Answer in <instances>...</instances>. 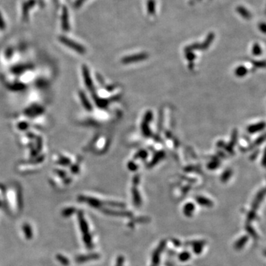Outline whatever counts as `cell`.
Listing matches in <instances>:
<instances>
[{
    "mask_svg": "<svg viewBox=\"0 0 266 266\" xmlns=\"http://www.w3.org/2000/svg\"><path fill=\"white\" fill-rule=\"evenodd\" d=\"M265 127H266L265 123H264V122H262V123H257V124L252 125V126L249 127L248 128V132L250 133H257V132L264 130Z\"/></svg>",
    "mask_w": 266,
    "mask_h": 266,
    "instance_id": "obj_5",
    "label": "cell"
},
{
    "mask_svg": "<svg viewBox=\"0 0 266 266\" xmlns=\"http://www.w3.org/2000/svg\"><path fill=\"white\" fill-rule=\"evenodd\" d=\"M197 202L199 203L200 204L203 205V206H209V205L211 204V202L209 200L206 199V198H204V197H200L197 198Z\"/></svg>",
    "mask_w": 266,
    "mask_h": 266,
    "instance_id": "obj_13",
    "label": "cell"
},
{
    "mask_svg": "<svg viewBox=\"0 0 266 266\" xmlns=\"http://www.w3.org/2000/svg\"><path fill=\"white\" fill-rule=\"evenodd\" d=\"M152 112H147L146 115H145L144 120H143V124H142V130H143V135L146 137H148L150 134L149 130V128L147 127H148V124H149V123L150 120H152Z\"/></svg>",
    "mask_w": 266,
    "mask_h": 266,
    "instance_id": "obj_3",
    "label": "cell"
},
{
    "mask_svg": "<svg viewBox=\"0 0 266 266\" xmlns=\"http://www.w3.org/2000/svg\"><path fill=\"white\" fill-rule=\"evenodd\" d=\"M147 12L149 15H154L156 10V3L155 0H147L146 2Z\"/></svg>",
    "mask_w": 266,
    "mask_h": 266,
    "instance_id": "obj_8",
    "label": "cell"
},
{
    "mask_svg": "<svg viewBox=\"0 0 266 266\" xmlns=\"http://www.w3.org/2000/svg\"><path fill=\"white\" fill-rule=\"evenodd\" d=\"M254 66L257 67H266V61H257V62H253Z\"/></svg>",
    "mask_w": 266,
    "mask_h": 266,
    "instance_id": "obj_14",
    "label": "cell"
},
{
    "mask_svg": "<svg viewBox=\"0 0 266 266\" xmlns=\"http://www.w3.org/2000/svg\"><path fill=\"white\" fill-rule=\"evenodd\" d=\"M252 53L254 56H259L262 54V48L258 43L254 44L252 47Z\"/></svg>",
    "mask_w": 266,
    "mask_h": 266,
    "instance_id": "obj_11",
    "label": "cell"
},
{
    "mask_svg": "<svg viewBox=\"0 0 266 266\" xmlns=\"http://www.w3.org/2000/svg\"><path fill=\"white\" fill-rule=\"evenodd\" d=\"M214 33H209L208 34L207 37L205 39V41L203 42L202 44H200V50H206L209 48V47L210 46L211 42H213V40L214 39Z\"/></svg>",
    "mask_w": 266,
    "mask_h": 266,
    "instance_id": "obj_4",
    "label": "cell"
},
{
    "mask_svg": "<svg viewBox=\"0 0 266 266\" xmlns=\"http://www.w3.org/2000/svg\"><path fill=\"white\" fill-rule=\"evenodd\" d=\"M231 174V171H230V170H228V171H226V172H225L223 174V175L222 176L223 181H226V180L229 178V176Z\"/></svg>",
    "mask_w": 266,
    "mask_h": 266,
    "instance_id": "obj_18",
    "label": "cell"
},
{
    "mask_svg": "<svg viewBox=\"0 0 266 266\" xmlns=\"http://www.w3.org/2000/svg\"><path fill=\"white\" fill-rule=\"evenodd\" d=\"M265 14H266V9H265Z\"/></svg>",
    "mask_w": 266,
    "mask_h": 266,
    "instance_id": "obj_21",
    "label": "cell"
},
{
    "mask_svg": "<svg viewBox=\"0 0 266 266\" xmlns=\"http://www.w3.org/2000/svg\"><path fill=\"white\" fill-rule=\"evenodd\" d=\"M62 27L64 30H67L69 29V21H68V13L67 8L63 9V15H62Z\"/></svg>",
    "mask_w": 266,
    "mask_h": 266,
    "instance_id": "obj_9",
    "label": "cell"
},
{
    "mask_svg": "<svg viewBox=\"0 0 266 266\" xmlns=\"http://www.w3.org/2000/svg\"><path fill=\"white\" fill-rule=\"evenodd\" d=\"M59 39H60L61 42L63 43V44H65V45L68 46L70 48H72L75 51H77V52L79 53L84 54V53H85L86 50L83 47V46H82L81 44H78V43L75 42L74 41L70 40V39H67V38H66V37H63V36H61V37H59Z\"/></svg>",
    "mask_w": 266,
    "mask_h": 266,
    "instance_id": "obj_1",
    "label": "cell"
},
{
    "mask_svg": "<svg viewBox=\"0 0 266 266\" xmlns=\"http://www.w3.org/2000/svg\"><path fill=\"white\" fill-rule=\"evenodd\" d=\"M262 164H263L265 166H266V149L265 151V154H264L263 161H262Z\"/></svg>",
    "mask_w": 266,
    "mask_h": 266,
    "instance_id": "obj_20",
    "label": "cell"
},
{
    "mask_svg": "<svg viewBox=\"0 0 266 266\" xmlns=\"http://www.w3.org/2000/svg\"><path fill=\"white\" fill-rule=\"evenodd\" d=\"M82 69H83V73H84V80H85L86 85H87V87H88V88L91 90H92V83L91 79H90V74H89L88 70H87V68L86 66H84V67H82Z\"/></svg>",
    "mask_w": 266,
    "mask_h": 266,
    "instance_id": "obj_6",
    "label": "cell"
},
{
    "mask_svg": "<svg viewBox=\"0 0 266 266\" xmlns=\"http://www.w3.org/2000/svg\"><path fill=\"white\" fill-rule=\"evenodd\" d=\"M81 98H82V103H83V104L84 105V107H85V108L87 109V110H92L91 105H90V104L87 101V98H86L85 95H84V93L81 94Z\"/></svg>",
    "mask_w": 266,
    "mask_h": 266,
    "instance_id": "obj_12",
    "label": "cell"
},
{
    "mask_svg": "<svg viewBox=\"0 0 266 266\" xmlns=\"http://www.w3.org/2000/svg\"><path fill=\"white\" fill-rule=\"evenodd\" d=\"M146 152L142 151V152H140L138 153V154L135 156V158H139V157L140 158H144V157H146Z\"/></svg>",
    "mask_w": 266,
    "mask_h": 266,
    "instance_id": "obj_19",
    "label": "cell"
},
{
    "mask_svg": "<svg viewBox=\"0 0 266 266\" xmlns=\"http://www.w3.org/2000/svg\"><path fill=\"white\" fill-rule=\"evenodd\" d=\"M259 29L263 34H266V23L261 22L259 24Z\"/></svg>",
    "mask_w": 266,
    "mask_h": 266,
    "instance_id": "obj_15",
    "label": "cell"
},
{
    "mask_svg": "<svg viewBox=\"0 0 266 266\" xmlns=\"http://www.w3.org/2000/svg\"><path fill=\"white\" fill-rule=\"evenodd\" d=\"M5 28V21L3 19L2 16L1 12H0V30H3Z\"/></svg>",
    "mask_w": 266,
    "mask_h": 266,
    "instance_id": "obj_17",
    "label": "cell"
},
{
    "mask_svg": "<svg viewBox=\"0 0 266 266\" xmlns=\"http://www.w3.org/2000/svg\"><path fill=\"white\" fill-rule=\"evenodd\" d=\"M247 69L243 66H239L235 70V74L238 77H242L247 73Z\"/></svg>",
    "mask_w": 266,
    "mask_h": 266,
    "instance_id": "obj_10",
    "label": "cell"
},
{
    "mask_svg": "<svg viewBox=\"0 0 266 266\" xmlns=\"http://www.w3.org/2000/svg\"><path fill=\"white\" fill-rule=\"evenodd\" d=\"M186 57L189 61H192L195 58V55L192 52H186Z\"/></svg>",
    "mask_w": 266,
    "mask_h": 266,
    "instance_id": "obj_16",
    "label": "cell"
},
{
    "mask_svg": "<svg viewBox=\"0 0 266 266\" xmlns=\"http://www.w3.org/2000/svg\"><path fill=\"white\" fill-rule=\"evenodd\" d=\"M237 13L240 15L242 17H243L245 19H252V14L251 13L248 11L246 8H245L242 6H238L237 8Z\"/></svg>",
    "mask_w": 266,
    "mask_h": 266,
    "instance_id": "obj_7",
    "label": "cell"
},
{
    "mask_svg": "<svg viewBox=\"0 0 266 266\" xmlns=\"http://www.w3.org/2000/svg\"><path fill=\"white\" fill-rule=\"evenodd\" d=\"M148 57H149L148 54H146V53H142L135 54V55L126 56V57L123 58V59H121V62L123 64L134 63V62H140V61L146 60Z\"/></svg>",
    "mask_w": 266,
    "mask_h": 266,
    "instance_id": "obj_2",
    "label": "cell"
}]
</instances>
